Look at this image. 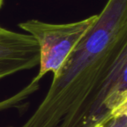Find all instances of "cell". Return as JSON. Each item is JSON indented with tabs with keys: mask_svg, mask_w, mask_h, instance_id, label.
<instances>
[{
	"mask_svg": "<svg viewBox=\"0 0 127 127\" xmlns=\"http://www.w3.org/2000/svg\"><path fill=\"white\" fill-rule=\"evenodd\" d=\"M4 0H0V10L2 9L3 5H4Z\"/></svg>",
	"mask_w": 127,
	"mask_h": 127,
	"instance_id": "obj_7",
	"label": "cell"
},
{
	"mask_svg": "<svg viewBox=\"0 0 127 127\" xmlns=\"http://www.w3.org/2000/svg\"><path fill=\"white\" fill-rule=\"evenodd\" d=\"M38 88L39 82L32 80L30 82V84H28L26 86H25L22 90H20L19 92H17L16 94L11 96L8 98L0 101V111L17 107L25 99H26L32 94H33L35 92H37L38 90Z\"/></svg>",
	"mask_w": 127,
	"mask_h": 127,
	"instance_id": "obj_5",
	"label": "cell"
},
{
	"mask_svg": "<svg viewBox=\"0 0 127 127\" xmlns=\"http://www.w3.org/2000/svg\"><path fill=\"white\" fill-rule=\"evenodd\" d=\"M97 14L79 21L66 24H51L30 19L18 25L32 36L39 49V70L32 80L39 82L46 74L56 75L71 51L94 25Z\"/></svg>",
	"mask_w": 127,
	"mask_h": 127,
	"instance_id": "obj_2",
	"label": "cell"
},
{
	"mask_svg": "<svg viewBox=\"0 0 127 127\" xmlns=\"http://www.w3.org/2000/svg\"><path fill=\"white\" fill-rule=\"evenodd\" d=\"M127 49V0H108L94 25L71 51L42 102L20 127H58L107 78Z\"/></svg>",
	"mask_w": 127,
	"mask_h": 127,
	"instance_id": "obj_1",
	"label": "cell"
},
{
	"mask_svg": "<svg viewBox=\"0 0 127 127\" xmlns=\"http://www.w3.org/2000/svg\"><path fill=\"white\" fill-rule=\"evenodd\" d=\"M104 127H127V108L117 112Z\"/></svg>",
	"mask_w": 127,
	"mask_h": 127,
	"instance_id": "obj_6",
	"label": "cell"
},
{
	"mask_svg": "<svg viewBox=\"0 0 127 127\" xmlns=\"http://www.w3.org/2000/svg\"><path fill=\"white\" fill-rule=\"evenodd\" d=\"M39 49L27 33L0 26V80L38 65Z\"/></svg>",
	"mask_w": 127,
	"mask_h": 127,
	"instance_id": "obj_4",
	"label": "cell"
},
{
	"mask_svg": "<svg viewBox=\"0 0 127 127\" xmlns=\"http://www.w3.org/2000/svg\"><path fill=\"white\" fill-rule=\"evenodd\" d=\"M125 108H127V49L118 56L99 88L64 117L58 127H104Z\"/></svg>",
	"mask_w": 127,
	"mask_h": 127,
	"instance_id": "obj_3",
	"label": "cell"
}]
</instances>
